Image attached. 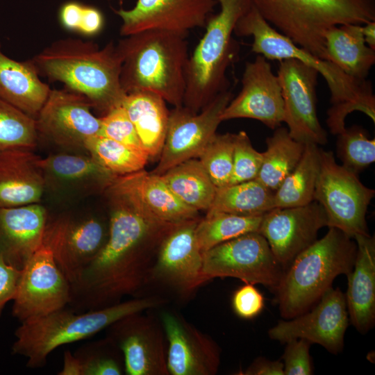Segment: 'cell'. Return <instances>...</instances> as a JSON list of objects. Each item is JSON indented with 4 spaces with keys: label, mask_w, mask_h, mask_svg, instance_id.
<instances>
[{
    "label": "cell",
    "mask_w": 375,
    "mask_h": 375,
    "mask_svg": "<svg viewBox=\"0 0 375 375\" xmlns=\"http://www.w3.org/2000/svg\"><path fill=\"white\" fill-rule=\"evenodd\" d=\"M108 240L97 257L70 284L69 306L77 312L117 304L149 284L160 245L174 228L111 199Z\"/></svg>",
    "instance_id": "6da1fadb"
},
{
    "label": "cell",
    "mask_w": 375,
    "mask_h": 375,
    "mask_svg": "<svg viewBox=\"0 0 375 375\" xmlns=\"http://www.w3.org/2000/svg\"><path fill=\"white\" fill-rule=\"evenodd\" d=\"M233 33L239 37L251 36V51L267 60L294 58L324 77L331 92L326 124L331 134L338 135L346 128V117L353 111L362 112L375 122V96L371 81L353 78L333 63L297 46L271 26L253 4L238 19Z\"/></svg>",
    "instance_id": "7a4b0ae2"
},
{
    "label": "cell",
    "mask_w": 375,
    "mask_h": 375,
    "mask_svg": "<svg viewBox=\"0 0 375 375\" xmlns=\"http://www.w3.org/2000/svg\"><path fill=\"white\" fill-rule=\"evenodd\" d=\"M40 76L84 95L103 115L122 105V60L116 44L67 38L51 42L31 59Z\"/></svg>",
    "instance_id": "3957f363"
},
{
    "label": "cell",
    "mask_w": 375,
    "mask_h": 375,
    "mask_svg": "<svg viewBox=\"0 0 375 375\" xmlns=\"http://www.w3.org/2000/svg\"><path fill=\"white\" fill-rule=\"evenodd\" d=\"M187 35L146 30L116 44L122 60L120 84L126 94L150 92L174 107L183 105L189 59Z\"/></svg>",
    "instance_id": "277c9868"
},
{
    "label": "cell",
    "mask_w": 375,
    "mask_h": 375,
    "mask_svg": "<svg viewBox=\"0 0 375 375\" xmlns=\"http://www.w3.org/2000/svg\"><path fill=\"white\" fill-rule=\"evenodd\" d=\"M165 302V298L152 295L84 312L65 307L20 322L14 333L11 351L26 358L27 367L41 368L58 347L90 338L126 315L159 307Z\"/></svg>",
    "instance_id": "5b68a950"
},
{
    "label": "cell",
    "mask_w": 375,
    "mask_h": 375,
    "mask_svg": "<svg viewBox=\"0 0 375 375\" xmlns=\"http://www.w3.org/2000/svg\"><path fill=\"white\" fill-rule=\"evenodd\" d=\"M353 239L328 227L323 238L299 253L283 271L274 292L284 319L311 309L332 288L338 276L351 272L357 251Z\"/></svg>",
    "instance_id": "8992f818"
},
{
    "label": "cell",
    "mask_w": 375,
    "mask_h": 375,
    "mask_svg": "<svg viewBox=\"0 0 375 375\" xmlns=\"http://www.w3.org/2000/svg\"><path fill=\"white\" fill-rule=\"evenodd\" d=\"M218 13L208 17L206 31L189 56L183 106L199 112L219 94L228 90L226 71L238 53L233 38L238 19L251 7L252 0H216Z\"/></svg>",
    "instance_id": "52a82bcc"
},
{
    "label": "cell",
    "mask_w": 375,
    "mask_h": 375,
    "mask_svg": "<svg viewBox=\"0 0 375 375\" xmlns=\"http://www.w3.org/2000/svg\"><path fill=\"white\" fill-rule=\"evenodd\" d=\"M264 19L297 46L321 58L332 26L375 21V0H252Z\"/></svg>",
    "instance_id": "ba28073f"
},
{
    "label": "cell",
    "mask_w": 375,
    "mask_h": 375,
    "mask_svg": "<svg viewBox=\"0 0 375 375\" xmlns=\"http://www.w3.org/2000/svg\"><path fill=\"white\" fill-rule=\"evenodd\" d=\"M374 196V190L365 186L358 175L337 163L332 151L320 149L314 201L324 209L328 227L336 228L352 238L369 235L366 214Z\"/></svg>",
    "instance_id": "9c48e42d"
},
{
    "label": "cell",
    "mask_w": 375,
    "mask_h": 375,
    "mask_svg": "<svg viewBox=\"0 0 375 375\" xmlns=\"http://www.w3.org/2000/svg\"><path fill=\"white\" fill-rule=\"evenodd\" d=\"M110 219L90 212L49 214L43 243L69 284L97 257L109 235Z\"/></svg>",
    "instance_id": "30bf717a"
},
{
    "label": "cell",
    "mask_w": 375,
    "mask_h": 375,
    "mask_svg": "<svg viewBox=\"0 0 375 375\" xmlns=\"http://www.w3.org/2000/svg\"><path fill=\"white\" fill-rule=\"evenodd\" d=\"M283 271L258 232L242 235L203 253L202 273L208 281L232 277L245 283L261 284L274 292Z\"/></svg>",
    "instance_id": "8fae6325"
},
{
    "label": "cell",
    "mask_w": 375,
    "mask_h": 375,
    "mask_svg": "<svg viewBox=\"0 0 375 375\" xmlns=\"http://www.w3.org/2000/svg\"><path fill=\"white\" fill-rule=\"evenodd\" d=\"M92 105L83 94L67 88L51 90L35 118L38 137L69 153H87L85 143L99 135L100 118L91 112Z\"/></svg>",
    "instance_id": "7c38bea8"
},
{
    "label": "cell",
    "mask_w": 375,
    "mask_h": 375,
    "mask_svg": "<svg viewBox=\"0 0 375 375\" xmlns=\"http://www.w3.org/2000/svg\"><path fill=\"white\" fill-rule=\"evenodd\" d=\"M228 90L216 96L199 112L182 106L169 111L165 143L156 167L151 173L162 175L171 167L191 158H198L217 133L221 115L231 100Z\"/></svg>",
    "instance_id": "4fadbf2b"
},
{
    "label": "cell",
    "mask_w": 375,
    "mask_h": 375,
    "mask_svg": "<svg viewBox=\"0 0 375 375\" xmlns=\"http://www.w3.org/2000/svg\"><path fill=\"white\" fill-rule=\"evenodd\" d=\"M69 301L70 284L42 243L22 269L12 315L22 322L65 308Z\"/></svg>",
    "instance_id": "5bb4252c"
},
{
    "label": "cell",
    "mask_w": 375,
    "mask_h": 375,
    "mask_svg": "<svg viewBox=\"0 0 375 375\" xmlns=\"http://www.w3.org/2000/svg\"><path fill=\"white\" fill-rule=\"evenodd\" d=\"M318 72L294 59L280 61L277 76L284 103L283 122L290 136L303 144L324 145L327 132L317 113Z\"/></svg>",
    "instance_id": "9a60e30c"
},
{
    "label": "cell",
    "mask_w": 375,
    "mask_h": 375,
    "mask_svg": "<svg viewBox=\"0 0 375 375\" xmlns=\"http://www.w3.org/2000/svg\"><path fill=\"white\" fill-rule=\"evenodd\" d=\"M142 312L112 323L106 328V337L122 351L126 374L169 375L167 343L160 319Z\"/></svg>",
    "instance_id": "2e32d148"
},
{
    "label": "cell",
    "mask_w": 375,
    "mask_h": 375,
    "mask_svg": "<svg viewBox=\"0 0 375 375\" xmlns=\"http://www.w3.org/2000/svg\"><path fill=\"white\" fill-rule=\"evenodd\" d=\"M199 219L181 224L165 236L149 283H156L181 298H188L208 281L202 273L203 254L195 234Z\"/></svg>",
    "instance_id": "e0dca14e"
},
{
    "label": "cell",
    "mask_w": 375,
    "mask_h": 375,
    "mask_svg": "<svg viewBox=\"0 0 375 375\" xmlns=\"http://www.w3.org/2000/svg\"><path fill=\"white\" fill-rule=\"evenodd\" d=\"M345 295L331 288L307 312L289 319L281 320L268 331L270 339L288 342L304 339L338 354L344 348V335L349 325Z\"/></svg>",
    "instance_id": "ac0fdd59"
},
{
    "label": "cell",
    "mask_w": 375,
    "mask_h": 375,
    "mask_svg": "<svg viewBox=\"0 0 375 375\" xmlns=\"http://www.w3.org/2000/svg\"><path fill=\"white\" fill-rule=\"evenodd\" d=\"M328 226L326 213L315 201L301 206L274 208L262 216L258 229L285 270L294 259L317 240Z\"/></svg>",
    "instance_id": "d6986e66"
},
{
    "label": "cell",
    "mask_w": 375,
    "mask_h": 375,
    "mask_svg": "<svg viewBox=\"0 0 375 375\" xmlns=\"http://www.w3.org/2000/svg\"><path fill=\"white\" fill-rule=\"evenodd\" d=\"M104 193L165 225L175 226L199 219V211L183 203L160 175L144 169L116 176Z\"/></svg>",
    "instance_id": "ffe728a7"
},
{
    "label": "cell",
    "mask_w": 375,
    "mask_h": 375,
    "mask_svg": "<svg viewBox=\"0 0 375 375\" xmlns=\"http://www.w3.org/2000/svg\"><path fill=\"white\" fill-rule=\"evenodd\" d=\"M242 88L224 108L221 120L249 118L271 129L283 122L284 103L277 75L270 63L261 55L247 62L242 76Z\"/></svg>",
    "instance_id": "44dd1931"
},
{
    "label": "cell",
    "mask_w": 375,
    "mask_h": 375,
    "mask_svg": "<svg viewBox=\"0 0 375 375\" xmlns=\"http://www.w3.org/2000/svg\"><path fill=\"white\" fill-rule=\"evenodd\" d=\"M216 0H138L131 9H113L122 19L125 37L146 30H163L187 35L205 28L217 5Z\"/></svg>",
    "instance_id": "7402d4cb"
},
{
    "label": "cell",
    "mask_w": 375,
    "mask_h": 375,
    "mask_svg": "<svg viewBox=\"0 0 375 375\" xmlns=\"http://www.w3.org/2000/svg\"><path fill=\"white\" fill-rule=\"evenodd\" d=\"M160 319L167 339V365L169 375H215L217 373L220 349L212 339L176 311L164 310Z\"/></svg>",
    "instance_id": "603a6c76"
},
{
    "label": "cell",
    "mask_w": 375,
    "mask_h": 375,
    "mask_svg": "<svg viewBox=\"0 0 375 375\" xmlns=\"http://www.w3.org/2000/svg\"><path fill=\"white\" fill-rule=\"evenodd\" d=\"M45 191L60 196L88 197L104 192L117 176L88 153L63 152L40 158Z\"/></svg>",
    "instance_id": "cb8c5ba5"
},
{
    "label": "cell",
    "mask_w": 375,
    "mask_h": 375,
    "mask_svg": "<svg viewBox=\"0 0 375 375\" xmlns=\"http://www.w3.org/2000/svg\"><path fill=\"white\" fill-rule=\"evenodd\" d=\"M48 217L40 203L0 208V258L22 269L42 244Z\"/></svg>",
    "instance_id": "d4e9b609"
},
{
    "label": "cell",
    "mask_w": 375,
    "mask_h": 375,
    "mask_svg": "<svg viewBox=\"0 0 375 375\" xmlns=\"http://www.w3.org/2000/svg\"><path fill=\"white\" fill-rule=\"evenodd\" d=\"M356 256L351 272L347 275L345 295L349 319L361 334L367 333L375 323V238L357 235Z\"/></svg>",
    "instance_id": "484cf974"
},
{
    "label": "cell",
    "mask_w": 375,
    "mask_h": 375,
    "mask_svg": "<svg viewBox=\"0 0 375 375\" xmlns=\"http://www.w3.org/2000/svg\"><path fill=\"white\" fill-rule=\"evenodd\" d=\"M40 158L33 150L0 151V208L40 203L45 186Z\"/></svg>",
    "instance_id": "4316f807"
},
{
    "label": "cell",
    "mask_w": 375,
    "mask_h": 375,
    "mask_svg": "<svg viewBox=\"0 0 375 375\" xmlns=\"http://www.w3.org/2000/svg\"><path fill=\"white\" fill-rule=\"evenodd\" d=\"M51 90L40 79L31 59H12L2 51L0 42L1 99L35 119Z\"/></svg>",
    "instance_id": "83f0119b"
},
{
    "label": "cell",
    "mask_w": 375,
    "mask_h": 375,
    "mask_svg": "<svg viewBox=\"0 0 375 375\" xmlns=\"http://www.w3.org/2000/svg\"><path fill=\"white\" fill-rule=\"evenodd\" d=\"M362 25L347 24L328 29L321 56L357 79H367L375 63V50L365 43Z\"/></svg>",
    "instance_id": "f1b7e54d"
},
{
    "label": "cell",
    "mask_w": 375,
    "mask_h": 375,
    "mask_svg": "<svg viewBox=\"0 0 375 375\" xmlns=\"http://www.w3.org/2000/svg\"><path fill=\"white\" fill-rule=\"evenodd\" d=\"M166 103L146 91L127 94L122 103L149 158L160 156L165 143L169 117Z\"/></svg>",
    "instance_id": "f546056e"
},
{
    "label": "cell",
    "mask_w": 375,
    "mask_h": 375,
    "mask_svg": "<svg viewBox=\"0 0 375 375\" xmlns=\"http://www.w3.org/2000/svg\"><path fill=\"white\" fill-rule=\"evenodd\" d=\"M172 192L186 206L207 211L217 188L197 158L185 160L160 175Z\"/></svg>",
    "instance_id": "4dcf8cb0"
},
{
    "label": "cell",
    "mask_w": 375,
    "mask_h": 375,
    "mask_svg": "<svg viewBox=\"0 0 375 375\" xmlns=\"http://www.w3.org/2000/svg\"><path fill=\"white\" fill-rule=\"evenodd\" d=\"M274 192L256 179L217 188L206 215L262 216L274 208Z\"/></svg>",
    "instance_id": "1f68e13d"
},
{
    "label": "cell",
    "mask_w": 375,
    "mask_h": 375,
    "mask_svg": "<svg viewBox=\"0 0 375 375\" xmlns=\"http://www.w3.org/2000/svg\"><path fill=\"white\" fill-rule=\"evenodd\" d=\"M266 145L256 179L275 192L299 162L305 144L294 140L287 128L279 126L266 138Z\"/></svg>",
    "instance_id": "d6a6232c"
},
{
    "label": "cell",
    "mask_w": 375,
    "mask_h": 375,
    "mask_svg": "<svg viewBox=\"0 0 375 375\" xmlns=\"http://www.w3.org/2000/svg\"><path fill=\"white\" fill-rule=\"evenodd\" d=\"M319 169L320 148L315 144H306L299 162L274 192V208L301 206L312 202Z\"/></svg>",
    "instance_id": "836d02e7"
},
{
    "label": "cell",
    "mask_w": 375,
    "mask_h": 375,
    "mask_svg": "<svg viewBox=\"0 0 375 375\" xmlns=\"http://www.w3.org/2000/svg\"><path fill=\"white\" fill-rule=\"evenodd\" d=\"M262 216H240L228 213L206 215L197 222L195 234L203 253L242 235L258 232Z\"/></svg>",
    "instance_id": "e575fe53"
},
{
    "label": "cell",
    "mask_w": 375,
    "mask_h": 375,
    "mask_svg": "<svg viewBox=\"0 0 375 375\" xmlns=\"http://www.w3.org/2000/svg\"><path fill=\"white\" fill-rule=\"evenodd\" d=\"M85 148L87 153L116 176L142 170L149 159L145 153L101 135L89 138Z\"/></svg>",
    "instance_id": "d590c367"
},
{
    "label": "cell",
    "mask_w": 375,
    "mask_h": 375,
    "mask_svg": "<svg viewBox=\"0 0 375 375\" xmlns=\"http://www.w3.org/2000/svg\"><path fill=\"white\" fill-rule=\"evenodd\" d=\"M38 138L35 119L0 99V151L33 150Z\"/></svg>",
    "instance_id": "8d00e7d4"
},
{
    "label": "cell",
    "mask_w": 375,
    "mask_h": 375,
    "mask_svg": "<svg viewBox=\"0 0 375 375\" xmlns=\"http://www.w3.org/2000/svg\"><path fill=\"white\" fill-rule=\"evenodd\" d=\"M81 375H122L125 373L119 349L107 337L79 347L73 353Z\"/></svg>",
    "instance_id": "74e56055"
},
{
    "label": "cell",
    "mask_w": 375,
    "mask_h": 375,
    "mask_svg": "<svg viewBox=\"0 0 375 375\" xmlns=\"http://www.w3.org/2000/svg\"><path fill=\"white\" fill-rule=\"evenodd\" d=\"M337 135V154L344 168L358 175L375 161V139L366 129L353 125Z\"/></svg>",
    "instance_id": "f35d334b"
},
{
    "label": "cell",
    "mask_w": 375,
    "mask_h": 375,
    "mask_svg": "<svg viewBox=\"0 0 375 375\" xmlns=\"http://www.w3.org/2000/svg\"><path fill=\"white\" fill-rule=\"evenodd\" d=\"M235 133L215 134L198 158L216 188L229 184L233 164Z\"/></svg>",
    "instance_id": "ab89813d"
},
{
    "label": "cell",
    "mask_w": 375,
    "mask_h": 375,
    "mask_svg": "<svg viewBox=\"0 0 375 375\" xmlns=\"http://www.w3.org/2000/svg\"><path fill=\"white\" fill-rule=\"evenodd\" d=\"M262 160L263 152L253 148L245 131L235 133L233 172L228 185L256 179Z\"/></svg>",
    "instance_id": "60d3db41"
},
{
    "label": "cell",
    "mask_w": 375,
    "mask_h": 375,
    "mask_svg": "<svg viewBox=\"0 0 375 375\" xmlns=\"http://www.w3.org/2000/svg\"><path fill=\"white\" fill-rule=\"evenodd\" d=\"M99 118L101 127L99 135L112 139L147 154L122 105L112 108Z\"/></svg>",
    "instance_id": "b9f144b4"
},
{
    "label": "cell",
    "mask_w": 375,
    "mask_h": 375,
    "mask_svg": "<svg viewBox=\"0 0 375 375\" xmlns=\"http://www.w3.org/2000/svg\"><path fill=\"white\" fill-rule=\"evenodd\" d=\"M282 356L284 375H311L313 367L310 356L311 343L304 339L288 341Z\"/></svg>",
    "instance_id": "7bdbcfd3"
},
{
    "label": "cell",
    "mask_w": 375,
    "mask_h": 375,
    "mask_svg": "<svg viewBox=\"0 0 375 375\" xmlns=\"http://www.w3.org/2000/svg\"><path fill=\"white\" fill-rule=\"evenodd\" d=\"M232 307L240 317L249 319L258 315L264 308V297L253 284L246 283L232 297Z\"/></svg>",
    "instance_id": "ee69618b"
},
{
    "label": "cell",
    "mask_w": 375,
    "mask_h": 375,
    "mask_svg": "<svg viewBox=\"0 0 375 375\" xmlns=\"http://www.w3.org/2000/svg\"><path fill=\"white\" fill-rule=\"evenodd\" d=\"M21 272L22 269L0 258V318L6 304L15 297Z\"/></svg>",
    "instance_id": "f6af8a7d"
},
{
    "label": "cell",
    "mask_w": 375,
    "mask_h": 375,
    "mask_svg": "<svg viewBox=\"0 0 375 375\" xmlns=\"http://www.w3.org/2000/svg\"><path fill=\"white\" fill-rule=\"evenodd\" d=\"M104 25V17L99 9L94 6L84 5L78 31L93 35L99 33Z\"/></svg>",
    "instance_id": "bcb514c9"
},
{
    "label": "cell",
    "mask_w": 375,
    "mask_h": 375,
    "mask_svg": "<svg viewBox=\"0 0 375 375\" xmlns=\"http://www.w3.org/2000/svg\"><path fill=\"white\" fill-rule=\"evenodd\" d=\"M84 4L69 1L62 4L59 10L60 22L65 28L71 31H78Z\"/></svg>",
    "instance_id": "7dc6e473"
},
{
    "label": "cell",
    "mask_w": 375,
    "mask_h": 375,
    "mask_svg": "<svg viewBox=\"0 0 375 375\" xmlns=\"http://www.w3.org/2000/svg\"><path fill=\"white\" fill-rule=\"evenodd\" d=\"M242 374L284 375L283 363L281 360H271L264 357H259Z\"/></svg>",
    "instance_id": "c3c4849f"
},
{
    "label": "cell",
    "mask_w": 375,
    "mask_h": 375,
    "mask_svg": "<svg viewBox=\"0 0 375 375\" xmlns=\"http://www.w3.org/2000/svg\"><path fill=\"white\" fill-rule=\"evenodd\" d=\"M58 375H81L79 365L74 353L65 351L63 354V365Z\"/></svg>",
    "instance_id": "681fc988"
},
{
    "label": "cell",
    "mask_w": 375,
    "mask_h": 375,
    "mask_svg": "<svg viewBox=\"0 0 375 375\" xmlns=\"http://www.w3.org/2000/svg\"><path fill=\"white\" fill-rule=\"evenodd\" d=\"M362 31L367 45L375 50V21L362 24Z\"/></svg>",
    "instance_id": "f907efd6"
},
{
    "label": "cell",
    "mask_w": 375,
    "mask_h": 375,
    "mask_svg": "<svg viewBox=\"0 0 375 375\" xmlns=\"http://www.w3.org/2000/svg\"><path fill=\"white\" fill-rule=\"evenodd\" d=\"M106 1H110V0H106Z\"/></svg>",
    "instance_id": "816d5d0a"
}]
</instances>
